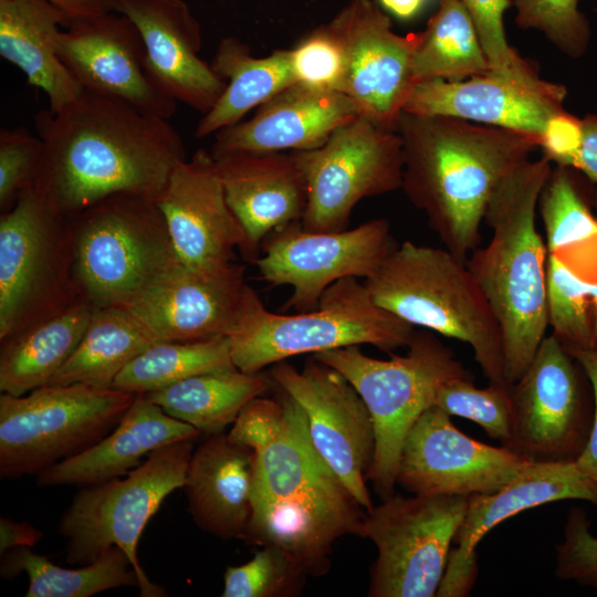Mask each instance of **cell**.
Segmentation results:
<instances>
[{
  "instance_id": "obj_15",
  "label": "cell",
  "mask_w": 597,
  "mask_h": 597,
  "mask_svg": "<svg viewBox=\"0 0 597 597\" xmlns=\"http://www.w3.org/2000/svg\"><path fill=\"white\" fill-rule=\"evenodd\" d=\"M397 245L386 219L337 232H312L295 222L265 238L255 264L265 282L292 287L282 312H306L338 280L371 276Z\"/></svg>"
},
{
  "instance_id": "obj_38",
  "label": "cell",
  "mask_w": 597,
  "mask_h": 597,
  "mask_svg": "<svg viewBox=\"0 0 597 597\" xmlns=\"http://www.w3.org/2000/svg\"><path fill=\"white\" fill-rule=\"evenodd\" d=\"M547 321L567 353L597 349V284L547 255Z\"/></svg>"
},
{
  "instance_id": "obj_47",
  "label": "cell",
  "mask_w": 597,
  "mask_h": 597,
  "mask_svg": "<svg viewBox=\"0 0 597 597\" xmlns=\"http://www.w3.org/2000/svg\"><path fill=\"white\" fill-rule=\"evenodd\" d=\"M583 142L582 119L557 113L547 122L541 142V148L552 163L570 167Z\"/></svg>"
},
{
  "instance_id": "obj_20",
  "label": "cell",
  "mask_w": 597,
  "mask_h": 597,
  "mask_svg": "<svg viewBox=\"0 0 597 597\" xmlns=\"http://www.w3.org/2000/svg\"><path fill=\"white\" fill-rule=\"evenodd\" d=\"M179 261L201 272L234 263L247 250L243 227L230 209L210 151L197 150L172 171L156 200Z\"/></svg>"
},
{
  "instance_id": "obj_25",
  "label": "cell",
  "mask_w": 597,
  "mask_h": 597,
  "mask_svg": "<svg viewBox=\"0 0 597 597\" xmlns=\"http://www.w3.org/2000/svg\"><path fill=\"white\" fill-rule=\"evenodd\" d=\"M227 202L244 229L243 258L252 263L273 231L301 222L306 184L293 151L230 153L213 156Z\"/></svg>"
},
{
  "instance_id": "obj_3",
  "label": "cell",
  "mask_w": 597,
  "mask_h": 597,
  "mask_svg": "<svg viewBox=\"0 0 597 597\" xmlns=\"http://www.w3.org/2000/svg\"><path fill=\"white\" fill-rule=\"evenodd\" d=\"M273 387L283 398L285 419L280 434L255 452L243 540L282 549L307 576H322L331 567L334 543L359 535L366 511L314 447L301 406Z\"/></svg>"
},
{
  "instance_id": "obj_45",
  "label": "cell",
  "mask_w": 597,
  "mask_h": 597,
  "mask_svg": "<svg viewBox=\"0 0 597 597\" xmlns=\"http://www.w3.org/2000/svg\"><path fill=\"white\" fill-rule=\"evenodd\" d=\"M555 575L578 585L597 588V536L580 507L568 512L563 540L556 546Z\"/></svg>"
},
{
  "instance_id": "obj_32",
  "label": "cell",
  "mask_w": 597,
  "mask_h": 597,
  "mask_svg": "<svg viewBox=\"0 0 597 597\" xmlns=\"http://www.w3.org/2000/svg\"><path fill=\"white\" fill-rule=\"evenodd\" d=\"M270 387L269 375L231 368L199 374L144 396L169 416L213 436L224 432L243 407Z\"/></svg>"
},
{
  "instance_id": "obj_41",
  "label": "cell",
  "mask_w": 597,
  "mask_h": 597,
  "mask_svg": "<svg viewBox=\"0 0 597 597\" xmlns=\"http://www.w3.org/2000/svg\"><path fill=\"white\" fill-rule=\"evenodd\" d=\"M469 13L492 72L525 82L541 80L532 65L509 44L503 17L511 0H460Z\"/></svg>"
},
{
  "instance_id": "obj_7",
  "label": "cell",
  "mask_w": 597,
  "mask_h": 597,
  "mask_svg": "<svg viewBox=\"0 0 597 597\" xmlns=\"http://www.w3.org/2000/svg\"><path fill=\"white\" fill-rule=\"evenodd\" d=\"M406 355L378 359L359 346L331 349L312 357L341 373L356 389L371 416L375 454L367 479L384 500L395 494L404 441L418 420L434 406L449 380L469 376L453 352L429 332H415Z\"/></svg>"
},
{
  "instance_id": "obj_30",
  "label": "cell",
  "mask_w": 597,
  "mask_h": 597,
  "mask_svg": "<svg viewBox=\"0 0 597 597\" xmlns=\"http://www.w3.org/2000/svg\"><path fill=\"white\" fill-rule=\"evenodd\" d=\"M94 307L80 296L56 314L1 341V392L22 396L48 385L76 349Z\"/></svg>"
},
{
  "instance_id": "obj_18",
  "label": "cell",
  "mask_w": 597,
  "mask_h": 597,
  "mask_svg": "<svg viewBox=\"0 0 597 597\" xmlns=\"http://www.w3.org/2000/svg\"><path fill=\"white\" fill-rule=\"evenodd\" d=\"M450 415L428 408L409 430L400 453L397 484L412 494L459 495L493 492L531 461L460 431Z\"/></svg>"
},
{
  "instance_id": "obj_42",
  "label": "cell",
  "mask_w": 597,
  "mask_h": 597,
  "mask_svg": "<svg viewBox=\"0 0 597 597\" xmlns=\"http://www.w3.org/2000/svg\"><path fill=\"white\" fill-rule=\"evenodd\" d=\"M515 21L523 29L542 32L563 52L576 55L588 39V24L578 0H513Z\"/></svg>"
},
{
  "instance_id": "obj_48",
  "label": "cell",
  "mask_w": 597,
  "mask_h": 597,
  "mask_svg": "<svg viewBox=\"0 0 597 597\" xmlns=\"http://www.w3.org/2000/svg\"><path fill=\"white\" fill-rule=\"evenodd\" d=\"M578 364L590 384L594 399L593 421L586 446L576 459L577 467L597 483V349L568 353Z\"/></svg>"
},
{
  "instance_id": "obj_13",
  "label": "cell",
  "mask_w": 597,
  "mask_h": 597,
  "mask_svg": "<svg viewBox=\"0 0 597 597\" xmlns=\"http://www.w3.org/2000/svg\"><path fill=\"white\" fill-rule=\"evenodd\" d=\"M293 153L306 184L301 226L307 231L346 230L360 200L401 188L399 134L363 116L339 126L322 146Z\"/></svg>"
},
{
  "instance_id": "obj_44",
  "label": "cell",
  "mask_w": 597,
  "mask_h": 597,
  "mask_svg": "<svg viewBox=\"0 0 597 597\" xmlns=\"http://www.w3.org/2000/svg\"><path fill=\"white\" fill-rule=\"evenodd\" d=\"M44 144L25 128L0 130V208L9 210L22 191L33 185Z\"/></svg>"
},
{
  "instance_id": "obj_37",
  "label": "cell",
  "mask_w": 597,
  "mask_h": 597,
  "mask_svg": "<svg viewBox=\"0 0 597 597\" xmlns=\"http://www.w3.org/2000/svg\"><path fill=\"white\" fill-rule=\"evenodd\" d=\"M237 368L228 336L193 342H157L134 358L112 387L132 394H149L189 377Z\"/></svg>"
},
{
  "instance_id": "obj_33",
  "label": "cell",
  "mask_w": 597,
  "mask_h": 597,
  "mask_svg": "<svg viewBox=\"0 0 597 597\" xmlns=\"http://www.w3.org/2000/svg\"><path fill=\"white\" fill-rule=\"evenodd\" d=\"M157 343L145 324L125 307H94L76 349L48 385L112 387L117 375Z\"/></svg>"
},
{
  "instance_id": "obj_50",
  "label": "cell",
  "mask_w": 597,
  "mask_h": 597,
  "mask_svg": "<svg viewBox=\"0 0 597 597\" xmlns=\"http://www.w3.org/2000/svg\"><path fill=\"white\" fill-rule=\"evenodd\" d=\"M583 142L578 154L570 167L585 174L590 180L597 181V117L582 119Z\"/></svg>"
},
{
  "instance_id": "obj_6",
  "label": "cell",
  "mask_w": 597,
  "mask_h": 597,
  "mask_svg": "<svg viewBox=\"0 0 597 597\" xmlns=\"http://www.w3.org/2000/svg\"><path fill=\"white\" fill-rule=\"evenodd\" d=\"M415 332L377 305L365 283L345 277L323 293L317 307L295 314L270 312L248 284L228 337L234 366L260 373L296 355L347 346L368 344L391 354L407 347Z\"/></svg>"
},
{
  "instance_id": "obj_46",
  "label": "cell",
  "mask_w": 597,
  "mask_h": 597,
  "mask_svg": "<svg viewBox=\"0 0 597 597\" xmlns=\"http://www.w3.org/2000/svg\"><path fill=\"white\" fill-rule=\"evenodd\" d=\"M284 419L285 405L277 391L275 398L259 396L243 407L227 434L256 452L280 434Z\"/></svg>"
},
{
  "instance_id": "obj_4",
  "label": "cell",
  "mask_w": 597,
  "mask_h": 597,
  "mask_svg": "<svg viewBox=\"0 0 597 597\" xmlns=\"http://www.w3.org/2000/svg\"><path fill=\"white\" fill-rule=\"evenodd\" d=\"M552 168L543 155L499 185L484 216L491 239L467 259L496 318L510 385L527 369L548 327L547 249L536 228V212Z\"/></svg>"
},
{
  "instance_id": "obj_22",
  "label": "cell",
  "mask_w": 597,
  "mask_h": 597,
  "mask_svg": "<svg viewBox=\"0 0 597 597\" xmlns=\"http://www.w3.org/2000/svg\"><path fill=\"white\" fill-rule=\"evenodd\" d=\"M566 90L545 81L525 82L495 72L459 81L416 83L404 112L451 116L526 133L542 142L549 118L564 111Z\"/></svg>"
},
{
  "instance_id": "obj_9",
  "label": "cell",
  "mask_w": 597,
  "mask_h": 597,
  "mask_svg": "<svg viewBox=\"0 0 597 597\" xmlns=\"http://www.w3.org/2000/svg\"><path fill=\"white\" fill-rule=\"evenodd\" d=\"M195 440L176 441L153 451L125 478L82 486L57 526L66 542V562L87 565L116 545L127 554L138 576L140 596H166L140 566L137 546L163 501L184 488Z\"/></svg>"
},
{
  "instance_id": "obj_31",
  "label": "cell",
  "mask_w": 597,
  "mask_h": 597,
  "mask_svg": "<svg viewBox=\"0 0 597 597\" xmlns=\"http://www.w3.org/2000/svg\"><path fill=\"white\" fill-rule=\"evenodd\" d=\"M210 65L227 86L198 122L195 132L197 138L241 122L252 108H258L296 83L290 50H276L268 56L258 57L251 54L245 43L232 36L220 41Z\"/></svg>"
},
{
  "instance_id": "obj_52",
  "label": "cell",
  "mask_w": 597,
  "mask_h": 597,
  "mask_svg": "<svg viewBox=\"0 0 597 597\" xmlns=\"http://www.w3.org/2000/svg\"><path fill=\"white\" fill-rule=\"evenodd\" d=\"M428 0H379L385 10L399 19L415 17Z\"/></svg>"
},
{
  "instance_id": "obj_40",
  "label": "cell",
  "mask_w": 597,
  "mask_h": 597,
  "mask_svg": "<svg viewBox=\"0 0 597 597\" xmlns=\"http://www.w3.org/2000/svg\"><path fill=\"white\" fill-rule=\"evenodd\" d=\"M307 575L282 549L264 546L249 562L229 566L222 597H292L301 593Z\"/></svg>"
},
{
  "instance_id": "obj_28",
  "label": "cell",
  "mask_w": 597,
  "mask_h": 597,
  "mask_svg": "<svg viewBox=\"0 0 597 597\" xmlns=\"http://www.w3.org/2000/svg\"><path fill=\"white\" fill-rule=\"evenodd\" d=\"M255 452L227 433L209 436L193 450L184 489L188 511L205 532L244 538L252 513Z\"/></svg>"
},
{
  "instance_id": "obj_5",
  "label": "cell",
  "mask_w": 597,
  "mask_h": 597,
  "mask_svg": "<svg viewBox=\"0 0 597 597\" xmlns=\"http://www.w3.org/2000/svg\"><path fill=\"white\" fill-rule=\"evenodd\" d=\"M364 283L377 305L410 325L470 345L489 384L511 386L496 318L465 261L405 241Z\"/></svg>"
},
{
  "instance_id": "obj_43",
  "label": "cell",
  "mask_w": 597,
  "mask_h": 597,
  "mask_svg": "<svg viewBox=\"0 0 597 597\" xmlns=\"http://www.w3.org/2000/svg\"><path fill=\"white\" fill-rule=\"evenodd\" d=\"M290 55L297 83L341 92L345 72L344 52L327 24L298 42L290 50Z\"/></svg>"
},
{
  "instance_id": "obj_27",
  "label": "cell",
  "mask_w": 597,
  "mask_h": 597,
  "mask_svg": "<svg viewBox=\"0 0 597 597\" xmlns=\"http://www.w3.org/2000/svg\"><path fill=\"white\" fill-rule=\"evenodd\" d=\"M191 425L137 394L118 425L98 442L38 473L39 486H87L123 476L153 451L200 436Z\"/></svg>"
},
{
  "instance_id": "obj_51",
  "label": "cell",
  "mask_w": 597,
  "mask_h": 597,
  "mask_svg": "<svg viewBox=\"0 0 597 597\" xmlns=\"http://www.w3.org/2000/svg\"><path fill=\"white\" fill-rule=\"evenodd\" d=\"M64 12L66 18H80L115 11V0H45Z\"/></svg>"
},
{
  "instance_id": "obj_35",
  "label": "cell",
  "mask_w": 597,
  "mask_h": 597,
  "mask_svg": "<svg viewBox=\"0 0 597 597\" xmlns=\"http://www.w3.org/2000/svg\"><path fill=\"white\" fill-rule=\"evenodd\" d=\"M1 556L3 577L27 574L25 597H90L113 588L139 586L127 554L116 545L105 549L94 562L76 568L55 565L28 547L13 548Z\"/></svg>"
},
{
  "instance_id": "obj_34",
  "label": "cell",
  "mask_w": 597,
  "mask_h": 597,
  "mask_svg": "<svg viewBox=\"0 0 597 597\" xmlns=\"http://www.w3.org/2000/svg\"><path fill=\"white\" fill-rule=\"evenodd\" d=\"M537 210L547 255L555 256L582 280L597 284V217L584 201L568 167L552 168Z\"/></svg>"
},
{
  "instance_id": "obj_14",
  "label": "cell",
  "mask_w": 597,
  "mask_h": 597,
  "mask_svg": "<svg viewBox=\"0 0 597 597\" xmlns=\"http://www.w3.org/2000/svg\"><path fill=\"white\" fill-rule=\"evenodd\" d=\"M575 359L551 334L511 385L512 430L502 444L531 462H572L584 450L593 421Z\"/></svg>"
},
{
  "instance_id": "obj_49",
  "label": "cell",
  "mask_w": 597,
  "mask_h": 597,
  "mask_svg": "<svg viewBox=\"0 0 597 597\" xmlns=\"http://www.w3.org/2000/svg\"><path fill=\"white\" fill-rule=\"evenodd\" d=\"M43 533L28 522H17L9 517L0 519L1 555L18 547L31 548L42 538Z\"/></svg>"
},
{
  "instance_id": "obj_1",
  "label": "cell",
  "mask_w": 597,
  "mask_h": 597,
  "mask_svg": "<svg viewBox=\"0 0 597 597\" xmlns=\"http://www.w3.org/2000/svg\"><path fill=\"white\" fill-rule=\"evenodd\" d=\"M35 125L44 148L33 187L65 216L114 195L157 200L187 159L169 119L84 90Z\"/></svg>"
},
{
  "instance_id": "obj_23",
  "label": "cell",
  "mask_w": 597,
  "mask_h": 597,
  "mask_svg": "<svg viewBox=\"0 0 597 597\" xmlns=\"http://www.w3.org/2000/svg\"><path fill=\"white\" fill-rule=\"evenodd\" d=\"M244 271L235 262L217 272L196 271L179 262L125 308L157 342L228 336L248 285Z\"/></svg>"
},
{
  "instance_id": "obj_11",
  "label": "cell",
  "mask_w": 597,
  "mask_h": 597,
  "mask_svg": "<svg viewBox=\"0 0 597 597\" xmlns=\"http://www.w3.org/2000/svg\"><path fill=\"white\" fill-rule=\"evenodd\" d=\"M135 394L85 384L45 385L22 396H0V475L44 471L108 434Z\"/></svg>"
},
{
  "instance_id": "obj_12",
  "label": "cell",
  "mask_w": 597,
  "mask_h": 597,
  "mask_svg": "<svg viewBox=\"0 0 597 597\" xmlns=\"http://www.w3.org/2000/svg\"><path fill=\"white\" fill-rule=\"evenodd\" d=\"M467 506V496L392 494L367 511L359 536L377 549L367 595L436 596Z\"/></svg>"
},
{
  "instance_id": "obj_29",
  "label": "cell",
  "mask_w": 597,
  "mask_h": 597,
  "mask_svg": "<svg viewBox=\"0 0 597 597\" xmlns=\"http://www.w3.org/2000/svg\"><path fill=\"white\" fill-rule=\"evenodd\" d=\"M65 19L45 0H0V55L45 93L51 113L83 92L57 51Z\"/></svg>"
},
{
  "instance_id": "obj_39",
  "label": "cell",
  "mask_w": 597,
  "mask_h": 597,
  "mask_svg": "<svg viewBox=\"0 0 597 597\" xmlns=\"http://www.w3.org/2000/svg\"><path fill=\"white\" fill-rule=\"evenodd\" d=\"M511 386L478 388L469 376L457 377L437 392L434 406L450 416L474 421L489 437L504 444L512 430Z\"/></svg>"
},
{
  "instance_id": "obj_24",
  "label": "cell",
  "mask_w": 597,
  "mask_h": 597,
  "mask_svg": "<svg viewBox=\"0 0 597 597\" xmlns=\"http://www.w3.org/2000/svg\"><path fill=\"white\" fill-rule=\"evenodd\" d=\"M144 42L147 67L170 97L206 114L227 83L205 62L201 29L184 0H115Z\"/></svg>"
},
{
  "instance_id": "obj_36",
  "label": "cell",
  "mask_w": 597,
  "mask_h": 597,
  "mask_svg": "<svg viewBox=\"0 0 597 597\" xmlns=\"http://www.w3.org/2000/svg\"><path fill=\"white\" fill-rule=\"evenodd\" d=\"M416 83L459 81L491 71L475 27L460 0H440L412 54Z\"/></svg>"
},
{
  "instance_id": "obj_19",
  "label": "cell",
  "mask_w": 597,
  "mask_h": 597,
  "mask_svg": "<svg viewBox=\"0 0 597 597\" xmlns=\"http://www.w3.org/2000/svg\"><path fill=\"white\" fill-rule=\"evenodd\" d=\"M60 59L84 91L114 97L166 119L177 101L151 77L143 39L125 15L66 18L59 35Z\"/></svg>"
},
{
  "instance_id": "obj_16",
  "label": "cell",
  "mask_w": 597,
  "mask_h": 597,
  "mask_svg": "<svg viewBox=\"0 0 597 597\" xmlns=\"http://www.w3.org/2000/svg\"><path fill=\"white\" fill-rule=\"evenodd\" d=\"M272 385L303 409L311 440L323 459L367 512L374 504L367 475L375 454V429L364 400L333 367L311 357L302 369L271 366Z\"/></svg>"
},
{
  "instance_id": "obj_21",
  "label": "cell",
  "mask_w": 597,
  "mask_h": 597,
  "mask_svg": "<svg viewBox=\"0 0 597 597\" xmlns=\"http://www.w3.org/2000/svg\"><path fill=\"white\" fill-rule=\"evenodd\" d=\"M561 500L597 505V483L572 462H530L502 488L468 498L463 521L455 534L439 597L468 596L478 577L476 546L493 527L526 510Z\"/></svg>"
},
{
  "instance_id": "obj_17",
  "label": "cell",
  "mask_w": 597,
  "mask_h": 597,
  "mask_svg": "<svg viewBox=\"0 0 597 597\" xmlns=\"http://www.w3.org/2000/svg\"><path fill=\"white\" fill-rule=\"evenodd\" d=\"M327 25L344 52L341 92L360 116L396 130L416 85L411 63L418 32L395 33L388 15L371 0H352Z\"/></svg>"
},
{
  "instance_id": "obj_10",
  "label": "cell",
  "mask_w": 597,
  "mask_h": 597,
  "mask_svg": "<svg viewBox=\"0 0 597 597\" xmlns=\"http://www.w3.org/2000/svg\"><path fill=\"white\" fill-rule=\"evenodd\" d=\"M72 270L71 218L32 185L0 219V341L76 301Z\"/></svg>"
},
{
  "instance_id": "obj_8",
  "label": "cell",
  "mask_w": 597,
  "mask_h": 597,
  "mask_svg": "<svg viewBox=\"0 0 597 597\" xmlns=\"http://www.w3.org/2000/svg\"><path fill=\"white\" fill-rule=\"evenodd\" d=\"M69 217L73 280L95 307H127L180 262L156 200L114 195Z\"/></svg>"
},
{
  "instance_id": "obj_2",
  "label": "cell",
  "mask_w": 597,
  "mask_h": 597,
  "mask_svg": "<svg viewBox=\"0 0 597 597\" xmlns=\"http://www.w3.org/2000/svg\"><path fill=\"white\" fill-rule=\"evenodd\" d=\"M401 188L447 250L467 262L499 185L541 148L530 134L442 115L402 112Z\"/></svg>"
},
{
  "instance_id": "obj_26",
  "label": "cell",
  "mask_w": 597,
  "mask_h": 597,
  "mask_svg": "<svg viewBox=\"0 0 597 597\" xmlns=\"http://www.w3.org/2000/svg\"><path fill=\"white\" fill-rule=\"evenodd\" d=\"M358 116L355 103L342 92L296 82L260 105L250 119L217 132L210 153L311 150Z\"/></svg>"
}]
</instances>
